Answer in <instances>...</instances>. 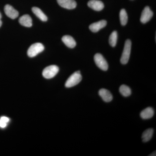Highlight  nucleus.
<instances>
[{"mask_svg":"<svg viewBox=\"0 0 156 156\" xmlns=\"http://www.w3.org/2000/svg\"><path fill=\"white\" fill-rule=\"evenodd\" d=\"M0 120L4 122L8 123L9 121V119L8 117L3 116L0 118Z\"/></svg>","mask_w":156,"mask_h":156,"instance_id":"aec40b11","label":"nucleus"},{"mask_svg":"<svg viewBox=\"0 0 156 156\" xmlns=\"http://www.w3.org/2000/svg\"><path fill=\"white\" fill-rule=\"evenodd\" d=\"M4 11L6 15L11 19H16L19 15L18 11L9 5H7L5 6Z\"/></svg>","mask_w":156,"mask_h":156,"instance_id":"6e6552de","label":"nucleus"},{"mask_svg":"<svg viewBox=\"0 0 156 156\" xmlns=\"http://www.w3.org/2000/svg\"><path fill=\"white\" fill-rule=\"evenodd\" d=\"M94 61L98 67L103 71L108 69V66L105 58L100 53H96L94 56Z\"/></svg>","mask_w":156,"mask_h":156,"instance_id":"39448f33","label":"nucleus"},{"mask_svg":"<svg viewBox=\"0 0 156 156\" xmlns=\"http://www.w3.org/2000/svg\"><path fill=\"white\" fill-rule=\"evenodd\" d=\"M58 71H59V68L56 66H50L45 68L43 70L42 75L46 79H51L54 77L57 74Z\"/></svg>","mask_w":156,"mask_h":156,"instance_id":"20e7f679","label":"nucleus"},{"mask_svg":"<svg viewBox=\"0 0 156 156\" xmlns=\"http://www.w3.org/2000/svg\"><path fill=\"white\" fill-rule=\"evenodd\" d=\"M19 22L21 25L30 27L32 26V20L28 14L23 15L19 18Z\"/></svg>","mask_w":156,"mask_h":156,"instance_id":"f8f14e48","label":"nucleus"},{"mask_svg":"<svg viewBox=\"0 0 156 156\" xmlns=\"http://www.w3.org/2000/svg\"><path fill=\"white\" fill-rule=\"evenodd\" d=\"M57 2L62 8L67 9H75L77 4L74 0H57Z\"/></svg>","mask_w":156,"mask_h":156,"instance_id":"0eeeda50","label":"nucleus"},{"mask_svg":"<svg viewBox=\"0 0 156 156\" xmlns=\"http://www.w3.org/2000/svg\"><path fill=\"white\" fill-rule=\"evenodd\" d=\"M153 16V12L151 10L148 6H146L141 13L140 17V22L145 23L148 22Z\"/></svg>","mask_w":156,"mask_h":156,"instance_id":"423d86ee","label":"nucleus"},{"mask_svg":"<svg viewBox=\"0 0 156 156\" xmlns=\"http://www.w3.org/2000/svg\"><path fill=\"white\" fill-rule=\"evenodd\" d=\"M82 80V76L80 72V71H78L70 76L66 82L65 87L66 88H71L74 87L79 84Z\"/></svg>","mask_w":156,"mask_h":156,"instance_id":"f257e3e1","label":"nucleus"},{"mask_svg":"<svg viewBox=\"0 0 156 156\" xmlns=\"http://www.w3.org/2000/svg\"><path fill=\"white\" fill-rule=\"evenodd\" d=\"M118 39V34L116 31H114L112 32L109 38V43L112 47H115L117 44Z\"/></svg>","mask_w":156,"mask_h":156,"instance_id":"6ab92c4d","label":"nucleus"},{"mask_svg":"<svg viewBox=\"0 0 156 156\" xmlns=\"http://www.w3.org/2000/svg\"><path fill=\"white\" fill-rule=\"evenodd\" d=\"M98 94L105 102H110L112 100L113 96L111 93L106 89H101L98 92Z\"/></svg>","mask_w":156,"mask_h":156,"instance_id":"9b49d317","label":"nucleus"},{"mask_svg":"<svg viewBox=\"0 0 156 156\" xmlns=\"http://www.w3.org/2000/svg\"><path fill=\"white\" fill-rule=\"evenodd\" d=\"M32 11L35 14L36 16L42 21L45 22L48 20V17L39 8L37 7H33L32 9Z\"/></svg>","mask_w":156,"mask_h":156,"instance_id":"2eb2a0df","label":"nucleus"},{"mask_svg":"<svg viewBox=\"0 0 156 156\" xmlns=\"http://www.w3.org/2000/svg\"><path fill=\"white\" fill-rule=\"evenodd\" d=\"M7 126V123L4 122L0 120V127L2 128H5Z\"/></svg>","mask_w":156,"mask_h":156,"instance_id":"412c9836","label":"nucleus"},{"mask_svg":"<svg viewBox=\"0 0 156 156\" xmlns=\"http://www.w3.org/2000/svg\"><path fill=\"white\" fill-rule=\"evenodd\" d=\"M2 14H1V13H0V19H1V18H2Z\"/></svg>","mask_w":156,"mask_h":156,"instance_id":"b1692460","label":"nucleus"},{"mask_svg":"<svg viewBox=\"0 0 156 156\" xmlns=\"http://www.w3.org/2000/svg\"><path fill=\"white\" fill-rule=\"evenodd\" d=\"M149 156H156V151L154 152L152 154H151Z\"/></svg>","mask_w":156,"mask_h":156,"instance_id":"4be33fe9","label":"nucleus"},{"mask_svg":"<svg viewBox=\"0 0 156 156\" xmlns=\"http://www.w3.org/2000/svg\"><path fill=\"white\" fill-rule=\"evenodd\" d=\"M2 23L1 19H0V27H1L2 26Z\"/></svg>","mask_w":156,"mask_h":156,"instance_id":"5701e85b","label":"nucleus"},{"mask_svg":"<svg viewBox=\"0 0 156 156\" xmlns=\"http://www.w3.org/2000/svg\"><path fill=\"white\" fill-rule=\"evenodd\" d=\"M119 92L124 97H128L131 95V89L129 87L125 85H122L120 87Z\"/></svg>","mask_w":156,"mask_h":156,"instance_id":"a211bd4d","label":"nucleus"},{"mask_svg":"<svg viewBox=\"0 0 156 156\" xmlns=\"http://www.w3.org/2000/svg\"><path fill=\"white\" fill-rule=\"evenodd\" d=\"M107 21L105 20H101L98 22L94 23L89 26V29L94 33H96L106 26Z\"/></svg>","mask_w":156,"mask_h":156,"instance_id":"9d476101","label":"nucleus"},{"mask_svg":"<svg viewBox=\"0 0 156 156\" xmlns=\"http://www.w3.org/2000/svg\"><path fill=\"white\" fill-rule=\"evenodd\" d=\"M119 17L121 24L122 26L126 25L128 22V17L125 9H122L121 10L120 12Z\"/></svg>","mask_w":156,"mask_h":156,"instance_id":"f3484780","label":"nucleus"},{"mask_svg":"<svg viewBox=\"0 0 156 156\" xmlns=\"http://www.w3.org/2000/svg\"><path fill=\"white\" fill-rule=\"evenodd\" d=\"M88 6L96 11H101L104 8L103 3L99 0H90L88 2Z\"/></svg>","mask_w":156,"mask_h":156,"instance_id":"1a4fd4ad","label":"nucleus"},{"mask_svg":"<svg viewBox=\"0 0 156 156\" xmlns=\"http://www.w3.org/2000/svg\"><path fill=\"white\" fill-rule=\"evenodd\" d=\"M154 112L153 108L151 107H148L141 112L140 114V117L143 119H151L153 116Z\"/></svg>","mask_w":156,"mask_h":156,"instance_id":"4468645a","label":"nucleus"},{"mask_svg":"<svg viewBox=\"0 0 156 156\" xmlns=\"http://www.w3.org/2000/svg\"><path fill=\"white\" fill-rule=\"evenodd\" d=\"M131 42L128 39L126 41L120 61L122 64H126L129 61L131 54Z\"/></svg>","mask_w":156,"mask_h":156,"instance_id":"f03ea898","label":"nucleus"},{"mask_svg":"<svg viewBox=\"0 0 156 156\" xmlns=\"http://www.w3.org/2000/svg\"><path fill=\"white\" fill-rule=\"evenodd\" d=\"M44 50V45L40 43H35L31 45L27 51V55L30 57H34Z\"/></svg>","mask_w":156,"mask_h":156,"instance_id":"7ed1b4c3","label":"nucleus"},{"mask_svg":"<svg viewBox=\"0 0 156 156\" xmlns=\"http://www.w3.org/2000/svg\"><path fill=\"white\" fill-rule=\"evenodd\" d=\"M154 130L152 128H149L145 130L142 135V139L144 142L149 141L153 135Z\"/></svg>","mask_w":156,"mask_h":156,"instance_id":"dca6fc26","label":"nucleus"},{"mask_svg":"<svg viewBox=\"0 0 156 156\" xmlns=\"http://www.w3.org/2000/svg\"><path fill=\"white\" fill-rule=\"evenodd\" d=\"M62 42L67 47L73 48L76 47V42L73 38L69 35H65L62 38Z\"/></svg>","mask_w":156,"mask_h":156,"instance_id":"ddd939ff","label":"nucleus"}]
</instances>
